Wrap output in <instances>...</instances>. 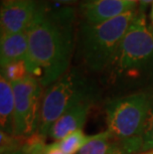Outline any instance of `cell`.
Wrapping results in <instances>:
<instances>
[{
  "mask_svg": "<svg viewBox=\"0 0 153 154\" xmlns=\"http://www.w3.org/2000/svg\"><path fill=\"white\" fill-rule=\"evenodd\" d=\"M14 91L10 82L0 76V126L1 131L14 135Z\"/></svg>",
  "mask_w": 153,
  "mask_h": 154,
  "instance_id": "obj_11",
  "label": "cell"
},
{
  "mask_svg": "<svg viewBox=\"0 0 153 154\" xmlns=\"http://www.w3.org/2000/svg\"><path fill=\"white\" fill-rule=\"evenodd\" d=\"M28 53V37L26 32L2 35L0 39V65L25 61Z\"/></svg>",
  "mask_w": 153,
  "mask_h": 154,
  "instance_id": "obj_10",
  "label": "cell"
},
{
  "mask_svg": "<svg viewBox=\"0 0 153 154\" xmlns=\"http://www.w3.org/2000/svg\"><path fill=\"white\" fill-rule=\"evenodd\" d=\"M134 3L128 0H96L81 5V13L84 21L90 24H99L123 13L134 10Z\"/></svg>",
  "mask_w": 153,
  "mask_h": 154,
  "instance_id": "obj_8",
  "label": "cell"
},
{
  "mask_svg": "<svg viewBox=\"0 0 153 154\" xmlns=\"http://www.w3.org/2000/svg\"><path fill=\"white\" fill-rule=\"evenodd\" d=\"M110 83L135 86L153 83V27L137 12L106 71Z\"/></svg>",
  "mask_w": 153,
  "mask_h": 154,
  "instance_id": "obj_2",
  "label": "cell"
},
{
  "mask_svg": "<svg viewBox=\"0 0 153 154\" xmlns=\"http://www.w3.org/2000/svg\"><path fill=\"white\" fill-rule=\"evenodd\" d=\"M39 0H2L0 30L2 35L26 32L38 11Z\"/></svg>",
  "mask_w": 153,
  "mask_h": 154,
  "instance_id": "obj_7",
  "label": "cell"
},
{
  "mask_svg": "<svg viewBox=\"0 0 153 154\" xmlns=\"http://www.w3.org/2000/svg\"><path fill=\"white\" fill-rule=\"evenodd\" d=\"M93 100L90 83L77 69H71L44 93L37 133L46 138L52 125L64 113L78 104Z\"/></svg>",
  "mask_w": 153,
  "mask_h": 154,
  "instance_id": "obj_5",
  "label": "cell"
},
{
  "mask_svg": "<svg viewBox=\"0 0 153 154\" xmlns=\"http://www.w3.org/2000/svg\"><path fill=\"white\" fill-rule=\"evenodd\" d=\"M109 154H131V153H128V152H126L124 149L122 148L121 146L119 145V144L118 143V145H116V147L115 149L112 150V152H110Z\"/></svg>",
  "mask_w": 153,
  "mask_h": 154,
  "instance_id": "obj_17",
  "label": "cell"
},
{
  "mask_svg": "<svg viewBox=\"0 0 153 154\" xmlns=\"http://www.w3.org/2000/svg\"><path fill=\"white\" fill-rule=\"evenodd\" d=\"M153 150V96H151V103L149 107V112L146 120V125L142 136L141 152Z\"/></svg>",
  "mask_w": 153,
  "mask_h": 154,
  "instance_id": "obj_15",
  "label": "cell"
},
{
  "mask_svg": "<svg viewBox=\"0 0 153 154\" xmlns=\"http://www.w3.org/2000/svg\"><path fill=\"white\" fill-rule=\"evenodd\" d=\"M12 87L15 100L14 136L27 138L38 131L43 88L30 75L12 83Z\"/></svg>",
  "mask_w": 153,
  "mask_h": 154,
  "instance_id": "obj_6",
  "label": "cell"
},
{
  "mask_svg": "<svg viewBox=\"0 0 153 154\" xmlns=\"http://www.w3.org/2000/svg\"><path fill=\"white\" fill-rule=\"evenodd\" d=\"M150 19H151L152 24H153V4H152V8H151V11H150Z\"/></svg>",
  "mask_w": 153,
  "mask_h": 154,
  "instance_id": "obj_22",
  "label": "cell"
},
{
  "mask_svg": "<svg viewBox=\"0 0 153 154\" xmlns=\"http://www.w3.org/2000/svg\"><path fill=\"white\" fill-rule=\"evenodd\" d=\"M10 154H26V153L24 151H22V150L20 149V150H17V151H15V152H12Z\"/></svg>",
  "mask_w": 153,
  "mask_h": 154,
  "instance_id": "obj_20",
  "label": "cell"
},
{
  "mask_svg": "<svg viewBox=\"0 0 153 154\" xmlns=\"http://www.w3.org/2000/svg\"><path fill=\"white\" fill-rule=\"evenodd\" d=\"M137 11L130 10L99 24L83 21L78 33V52L90 71L106 72Z\"/></svg>",
  "mask_w": 153,
  "mask_h": 154,
  "instance_id": "obj_3",
  "label": "cell"
},
{
  "mask_svg": "<svg viewBox=\"0 0 153 154\" xmlns=\"http://www.w3.org/2000/svg\"><path fill=\"white\" fill-rule=\"evenodd\" d=\"M129 2H132V3H134V4H136L137 2H140L141 0H128Z\"/></svg>",
  "mask_w": 153,
  "mask_h": 154,
  "instance_id": "obj_23",
  "label": "cell"
},
{
  "mask_svg": "<svg viewBox=\"0 0 153 154\" xmlns=\"http://www.w3.org/2000/svg\"><path fill=\"white\" fill-rule=\"evenodd\" d=\"M93 136V135H87L82 129H79L71 132L56 142L65 154H78L87 142L92 140Z\"/></svg>",
  "mask_w": 153,
  "mask_h": 154,
  "instance_id": "obj_13",
  "label": "cell"
},
{
  "mask_svg": "<svg viewBox=\"0 0 153 154\" xmlns=\"http://www.w3.org/2000/svg\"><path fill=\"white\" fill-rule=\"evenodd\" d=\"M1 76L11 84L28 77L29 72L25 61L13 62L4 67H1Z\"/></svg>",
  "mask_w": 153,
  "mask_h": 154,
  "instance_id": "obj_14",
  "label": "cell"
},
{
  "mask_svg": "<svg viewBox=\"0 0 153 154\" xmlns=\"http://www.w3.org/2000/svg\"><path fill=\"white\" fill-rule=\"evenodd\" d=\"M74 8L39 3L26 31L28 53L25 63L29 75L42 88H49L68 72L74 50Z\"/></svg>",
  "mask_w": 153,
  "mask_h": 154,
  "instance_id": "obj_1",
  "label": "cell"
},
{
  "mask_svg": "<svg viewBox=\"0 0 153 154\" xmlns=\"http://www.w3.org/2000/svg\"><path fill=\"white\" fill-rule=\"evenodd\" d=\"M84 3H90V2H93V1H96V0H83Z\"/></svg>",
  "mask_w": 153,
  "mask_h": 154,
  "instance_id": "obj_24",
  "label": "cell"
},
{
  "mask_svg": "<svg viewBox=\"0 0 153 154\" xmlns=\"http://www.w3.org/2000/svg\"><path fill=\"white\" fill-rule=\"evenodd\" d=\"M150 103L151 94L141 91L116 97L106 104L107 130L126 152H141Z\"/></svg>",
  "mask_w": 153,
  "mask_h": 154,
  "instance_id": "obj_4",
  "label": "cell"
},
{
  "mask_svg": "<svg viewBox=\"0 0 153 154\" xmlns=\"http://www.w3.org/2000/svg\"><path fill=\"white\" fill-rule=\"evenodd\" d=\"M54 1L60 2V3H62V4H72V3L77 2L78 0H54Z\"/></svg>",
  "mask_w": 153,
  "mask_h": 154,
  "instance_id": "obj_19",
  "label": "cell"
},
{
  "mask_svg": "<svg viewBox=\"0 0 153 154\" xmlns=\"http://www.w3.org/2000/svg\"><path fill=\"white\" fill-rule=\"evenodd\" d=\"M40 154H65L62 149L58 145V143L55 141L50 144H45Z\"/></svg>",
  "mask_w": 153,
  "mask_h": 154,
  "instance_id": "obj_16",
  "label": "cell"
},
{
  "mask_svg": "<svg viewBox=\"0 0 153 154\" xmlns=\"http://www.w3.org/2000/svg\"><path fill=\"white\" fill-rule=\"evenodd\" d=\"M116 145L118 143L112 139L109 130H106L94 134L92 140L87 142L78 154H109Z\"/></svg>",
  "mask_w": 153,
  "mask_h": 154,
  "instance_id": "obj_12",
  "label": "cell"
},
{
  "mask_svg": "<svg viewBox=\"0 0 153 154\" xmlns=\"http://www.w3.org/2000/svg\"><path fill=\"white\" fill-rule=\"evenodd\" d=\"M139 154H153V150H147V151H143V152H140Z\"/></svg>",
  "mask_w": 153,
  "mask_h": 154,
  "instance_id": "obj_21",
  "label": "cell"
},
{
  "mask_svg": "<svg viewBox=\"0 0 153 154\" xmlns=\"http://www.w3.org/2000/svg\"><path fill=\"white\" fill-rule=\"evenodd\" d=\"M92 106L93 101H84L68 110L52 125L48 136L55 141H59L71 132L82 129Z\"/></svg>",
  "mask_w": 153,
  "mask_h": 154,
  "instance_id": "obj_9",
  "label": "cell"
},
{
  "mask_svg": "<svg viewBox=\"0 0 153 154\" xmlns=\"http://www.w3.org/2000/svg\"><path fill=\"white\" fill-rule=\"evenodd\" d=\"M152 2H153V0H141V1H140V9H139V10L144 11L146 6H148Z\"/></svg>",
  "mask_w": 153,
  "mask_h": 154,
  "instance_id": "obj_18",
  "label": "cell"
}]
</instances>
